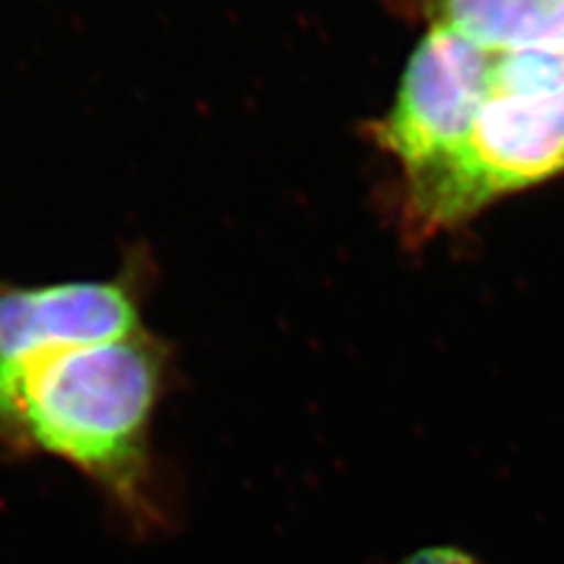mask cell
I'll list each match as a JSON object with an SVG mask.
<instances>
[{
  "label": "cell",
  "instance_id": "obj_1",
  "mask_svg": "<svg viewBox=\"0 0 564 564\" xmlns=\"http://www.w3.org/2000/svg\"><path fill=\"white\" fill-rule=\"evenodd\" d=\"M165 352L144 332L0 369V431L149 510V429Z\"/></svg>",
  "mask_w": 564,
  "mask_h": 564
},
{
  "label": "cell",
  "instance_id": "obj_2",
  "mask_svg": "<svg viewBox=\"0 0 564 564\" xmlns=\"http://www.w3.org/2000/svg\"><path fill=\"white\" fill-rule=\"evenodd\" d=\"M564 172V55L497 52L494 83L466 139L404 176V217L433 236L508 193Z\"/></svg>",
  "mask_w": 564,
  "mask_h": 564
},
{
  "label": "cell",
  "instance_id": "obj_3",
  "mask_svg": "<svg viewBox=\"0 0 564 564\" xmlns=\"http://www.w3.org/2000/svg\"><path fill=\"white\" fill-rule=\"evenodd\" d=\"M497 52L431 24L402 70L393 106L375 137L404 176L452 153L473 128L494 83Z\"/></svg>",
  "mask_w": 564,
  "mask_h": 564
},
{
  "label": "cell",
  "instance_id": "obj_4",
  "mask_svg": "<svg viewBox=\"0 0 564 564\" xmlns=\"http://www.w3.org/2000/svg\"><path fill=\"white\" fill-rule=\"evenodd\" d=\"M134 332V294L120 282H66L35 290L0 285V369L47 352L118 341Z\"/></svg>",
  "mask_w": 564,
  "mask_h": 564
},
{
  "label": "cell",
  "instance_id": "obj_5",
  "mask_svg": "<svg viewBox=\"0 0 564 564\" xmlns=\"http://www.w3.org/2000/svg\"><path fill=\"white\" fill-rule=\"evenodd\" d=\"M426 14L494 52L564 55V0H426Z\"/></svg>",
  "mask_w": 564,
  "mask_h": 564
},
{
  "label": "cell",
  "instance_id": "obj_6",
  "mask_svg": "<svg viewBox=\"0 0 564 564\" xmlns=\"http://www.w3.org/2000/svg\"><path fill=\"white\" fill-rule=\"evenodd\" d=\"M402 564H482V562H478L473 555L458 551V549L437 545V549H423V551L410 555Z\"/></svg>",
  "mask_w": 564,
  "mask_h": 564
}]
</instances>
